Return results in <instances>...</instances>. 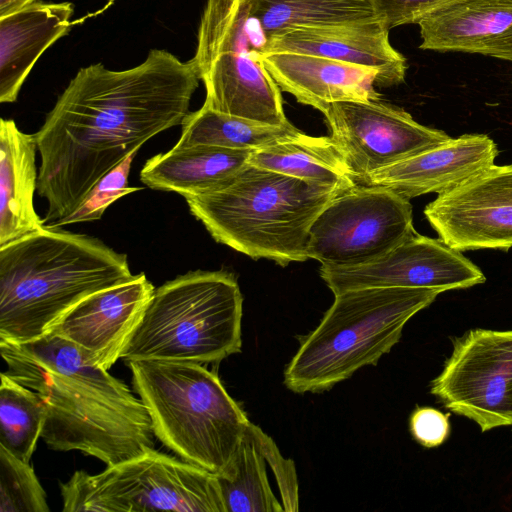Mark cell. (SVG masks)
<instances>
[{"mask_svg":"<svg viewBox=\"0 0 512 512\" xmlns=\"http://www.w3.org/2000/svg\"><path fill=\"white\" fill-rule=\"evenodd\" d=\"M343 191L247 163L215 189L185 200L215 241L284 267L309 259L310 228Z\"/></svg>","mask_w":512,"mask_h":512,"instance_id":"obj_4","label":"cell"},{"mask_svg":"<svg viewBox=\"0 0 512 512\" xmlns=\"http://www.w3.org/2000/svg\"><path fill=\"white\" fill-rule=\"evenodd\" d=\"M59 485L64 512H226L217 476L155 449Z\"/></svg>","mask_w":512,"mask_h":512,"instance_id":"obj_9","label":"cell"},{"mask_svg":"<svg viewBox=\"0 0 512 512\" xmlns=\"http://www.w3.org/2000/svg\"><path fill=\"white\" fill-rule=\"evenodd\" d=\"M293 52L327 57L377 71L376 86L391 87L405 79V57L392 47L380 20L331 26L296 27L270 36L264 53Z\"/></svg>","mask_w":512,"mask_h":512,"instance_id":"obj_16","label":"cell"},{"mask_svg":"<svg viewBox=\"0 0 512 512\" xmlns=\"http://www.w3.org/2000/svg\"><path fill=\"white\" fill-rule=\"evenodd\" d=\"M242 316L234 274L189 271L155 289L121 358L218 363L241 351Z\"/></svg>","mask_w":512,"mask_h":512,"instance_id":"obj_7","label":"cell"},{"mask_svg":"<svg viewBox=\"0 0 512 512\" xmlns=\"http://www.w3.org/2000/svg\"><path fill=\"white\" fill-rule=\"evenodd\" d=\"M410 431L422 446L437 447L449 436V414L432 407H417L410 417Z\"/></svg>","mask_w":512,"mask_h":512,"instance_id":"obj_32","label":"cell"},{"mask_svg":"<svg viewBox=\"0 0 512 512\" xmlns=\"http://www.w3.org/2000/svg\"><path fill=\"white\" fill-rule=\"evenodd\" d=\"M430 392L482 432L512 425V330L478 328L455 338Z\"/></svg>","mask_w":512,"mask_h":512,"instance_id":"obj_11","label":"cell"},{"mask_svg":"<svg viewBox=\"0 0 512 512\" xmlns=\"http://www.w3.org/2000/svg\"><path fill=\"white\" fill-rule=\"evenodd\" d=\"M253 431L263 451L266 462L273 471L285 512L299 510L298 481L293 460L284 458L276 444L260 427L253 424Z\"/></svg>","mask_w":512,"mask_h":512,"instance_id":"obj_30","label":"cell"},{"mask_svg":"<svg viewBox=\"0 0 512 512\" xmlns=\"http://www.w3.org/2000/svg\"><path fill=\"white\" fill-rule=\"evenodd\" d=\"M264 44L246 0H207L192 59L205 86V106L265 125L290 123L262 59Z\"/></svg>","mask_w":512,"mask_h":512,"instance_id":"obj_8","label":"cell"},{"mask_svg":"<svg viewBox=\"0 0 512 512\" xmlns=\"http://www.w3.org/2000/svg\"><path fill=\"white\" fill-rule=\"evenodd\" d=\"M377 18L390 30L418 24L430 13L457 0H369Z\"/></svg>","mask_w":512,"mask_h":512,"instance_id":"obj_31","label":"cell"},{"mask_svg":"<svg viewBox=\"0 0 512 512\" xmlns=\"http://www.w3.org/2000/svg\"><path fill=\"white\" fill-rule=\"evenodd\" d=\"M420 48L512 61V0H457L419 23Z\"/></svg>","mask_w":512,"mask_h":512,"instance_id":"obj_18","label":"cell"},{"mask_svg":"<svg viewBox=\"0 0 512 512\" xmlns=\"http://www.w3.org/2000/svg\"><path fill=\"white\" fill-rule=\"evenodd\" d=\"M35 134L19 130L13 120L0 121V247L45 225L37 215Z\"/></svg>","mask_w":512,"mask_h":512,"instance_id":"obj_21","label":"cell"},{"mask_svg":"<svg viewBox=\"0 0 512 512\" xmlns=\"http://www.w3.org/2000/svg\"><path fill=\"white\" fill-rule=\"evenodd\" d=\"M145 273L96 292L65 313L51 328L78 346L89 360L108 370L139 325L155 291Z\"/></svg>","mask_w":512,"mask_h":512,"instance_id":"obj_15","label":"cell"},{"mask_svg":"<svg viewBox=\"0 0 512 512\" xmlns=\"http://www.w3.org/2000/svg\"><path fill=\"white\" fill-rule=\"evenodd\" d=\"M497 155V146L487 135L465 134L386 167L360 184L387 187L409 200L442 194L494 165Z\"/></svg>","mask_w":512,"mask_h":512,"instance_id":"obj_17","label":"cell"},{"mask_svg":"<svg viewBox=\"0 0 512 512\" xmlns=\"http://www.w3.org/2000/svg\"><path fill=\"white\" fill-rule=\"evenodd\" d=\"M46 494L30 463L0 445V512H48Z\"/></svg>","mask_w":512,"mask_h":512,"instance_id":"obj_28","label":"cell"},{"mask_svg":"<svg viewBox=\"0 0 512 512\" xmlns=\"http://www.w3.org/2000/svg\"><path fill=\"white\" fill-rule=\"evenodd\" d=\"M138 151L131 153L122 163L106 174L89 192L83 203L69 216L50 227L100 220L106 209L117 199L142 190L128 185L132 161Z\"/></svg>","mask_w":512,"mask_h":512,"instance_id":"obj_29","label":"cell"},{"mask_svg":"<svg viewBox=\"0 0 512 512\" xmlns=\"http://www.w3.org/2000/svg\"><path fill=\"white\" fill-rule=\"evenodd\" d=\"M192 59L152 49L144 62L114 71L81 68L35 133L37 192L44 225L72 214L93 187L150 138L181 125L199 85Z\"/></svg>","mask_w":512,"mask_h":512,"instance_id":"obj_1","label":"cell"},{"mask_svg":"<svg viewBox=\"0 0 512 512\" xmlns=\"http://www.w3.org/2000/svg\"><path fill=\"white\" fill-rule=\"evenodd\" d=\"M441 292L372 287L334 295L318 326L306 335L284 371L294 393H319L376 365L398 343L406 323Z\"/></svg>","mask_w":512,"mask_h":512,"instance_id":"obj_6","label":"cell"},{"mask_svg":"<svg viewBox=\"0 0 512 512\" xmlns=\"http://www.w3.org/2000/svg\"><path fill=\"white\" fill-rule=\"evenodd\" d=\"M135 276L126 254L60 227L7 243L0 247V340L43 337L86 297Z\"/></svg>","mask_w":512,"mask_h":512,"instance_id":"obj_3","label":"cell"},{"mask_svg":"<svg viewBox=\"0 0 512 512\" xmlns=\"http://www.w3.org/2000/svg\"><path fill=\"white\" fill-rule=\"evenodd\" d=\"M322 113L357 183L451 138L380 100L338 101Z\"/></svg>","mask_w":512,"mask_h":512,"instance_id":"obj_12","label":"cell"},{"mask_svg":"<svg viewBox=\"0 0 512 512\" xmlns=\"http://www.w3.org/2000/svg\"><path fill=\"white\" fill-rule=\"evenodd\" d=\"M36 0H0V17L9 15Z\"/></svg>","mask_w":512,"mask_h":512,"instance_id":"obj_33","label":"cell"},{"mask_svg":"<svg viewBox=\"0 0 512 512\" xmlns=\"http://www.w3.org/2000/svg\"><path fill=\"white\" fill-rule=\"evenodd\" d=\"M257 31L267 39L296 27L379 20L369 0H246Z\"/></svg>","mask_w":512,"mask_h":512,"instance_id":"obj_24","label":"cell"},{"mask_svg":"<svg viewBox=\"0 0 512 512\" xmlns=\"http://www.w3.org/2000/svg\"><path fill=\"white\" fill-rule=\"evenodd\" d=\"M319 274L334 295L372 287L429 288L441 293L485 282L483 272L441 238L410 235L381 257L352 267L321 265Z\"/></svg>","mask_w":512,"mask_h":512,"instance_id":"obj_13","label":"cell"},{"mask_svg":"<svg viewBox=\"0 0 512 512\" xmlns=\"http://www.w3.org/2000/svg\"><path fill=\"white\" fill-rule=\"evenodd\" d=\"M0 379V445L30 463L44 428L45 405L35 391L4 372Z\"/></svg>","mask_w":512,"mask_h":512,"instance_id":"obj_27","label":"cell"},{"mask_svg":"<svg viewBox=\"0 0 512 512\" xmlns=\"http://www.w3.org/2000/svg\"><path fill=\"white\" fill-rule=\"evenodd\" d=\"M155 437L180 459L218 476L250 423L218 375L195 362L128 361Z\"/></svg>","mask_w":512,"mask_h":512,"instance_id":"obj_5","label":"cell"},{"mask_svg":"<svg viewBox=\"0 0 512 512\" xmlns=\"http://www.w3.org/2000/svg\"><path fill=\"white\" fill-rule=\"evenodd\" d=\"M424 215L459 250L512 247V164L492 165L430 202Z\"/></svg>","mask_w":512,"mask_h":512,"instance_id":"obj_14","label":"cell"},{"mask_svg":"<svg viewBox=\"0 0 512 512\" xmlns=\"http://www.w3.org/2000/svg\"><path fill=\"white\" fill-rule=\"evenodd\" d=\"M181 125L177 148L204 145L257 150L302 132L292 123L265 125L215 111L204 104L199 110L190 112Z\"/></svg>","mask_w":512,"mask_h":512,"instance_id":"obj_25","label":"cell"},{"mask_svg":"<svg viewBox=\"0 0 512 512\" xmlns=\"http://www.w3.org/2000/svg\"><path fill=\"white\" fill-rule=\"evenodd\" d=\"M248 163L343 190L358 184L342 152L330 136L315 137L300 132L271 146L253 150Z\"/></svg>","mask_w":512,"mask_h":512,"instance_id":"obj_23","label":"cell"},{"mask_svg":"<svg viewBox=\"0 0 512 512\" xmlns=\"http://www.w3.org/2000/svg\"><path fill=\"white\" fill-rule=\"evenodd\" d=\"M73 5L36 1L0 17V102L12 103L36 61L67 34Z\"/></svg>","mask_w":512,"mask_h":512,"instance_id":"obj_20","label":"cell"},{"mask_svg":"<svg viewBox=\"0 0 512 512\" xmlns=\"http://www.w3.org/2000/svg\"><path fill=\"white\" fill-rule=\"evenodd\" d=\"M226 512H283L268 481L266 459L248 427L226 469L217 476Z\"/></svg>","mask_w":512,"mask_h":512,"instance_id":"obj_26","label":"cell"},{"mask_svg":"<svg viewBox=\"0 0 512 512\" xmlns=\"http://www.w3.org/2000/svg\"><path fill=\"white\" fill-rule=\"evenodd\" d=\"M410 200L390 188L356 184L314 220L307 254L323 266L371 262L415 233Z\"/></svg>","mask_w":512,"mask_h":512,"instance_id":"obj_10","label":"cell"},{"mask_svg":"<svg viewBox=\"0 0 512 512\" xmlns=\"http://www.w3.org/2000/svg\"><path fill=\"white\" fill-rule=\"evenodd\" d=\"M10 378L35 391L46 408L41 437L57 451L78 450L107 466L154 449L148 411L131 390L54 333L13 343L0 340Z\"/></svg>","mask_w":512,"mask_h":512,"instance_id":"obj_2","label":"cell"},{"mask_svg":"<svg viewBox=\"0 0 512 512\" xmlns=\"http://www.w3.org/2000/svg\"><path fill=\"white\" fill-rule=\"evenodd\" d=\"M253 150L216 146L173 147L147 160L140 171L149 188L177 192L184 198L211 191L236 174Z\"/></svg>","mask_w":512,"mask_h":512,"instance_id":"obj_22","label":"cell"},{"mask_svg":"<svg viewBox=\"0 0 512 512\" xmlns=\"http://www.w3.org/2000/svg\"><path fill=\"white\" fill-rule=\"evenodd\" d=\"M262 59L281 90L320 112L338 101L380 100L372 68L293 52L264 53Z\"/></svg>","mask_w":512,"mask_h":512,"instance_id":"obj_19","label":"cell"}]
</instances>
